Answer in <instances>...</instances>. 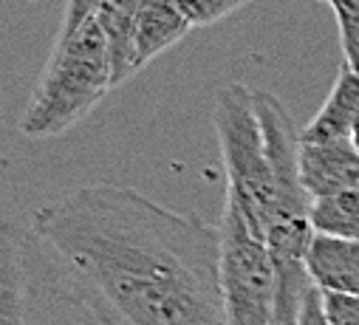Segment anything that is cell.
Instances as JSON below:
<instances>
[{
  "label": "cell",
  "instance_id": "8992f818",
  "mask_svg": "<svg viewBox=\"0 0 359 325\" xmlns=\"http://www.w3.org/2000/svg\"><path fill=\"white\" fill-rule=\"evenodd\" d=\"M300 184L314 201L331 198L359 184V147L342 141H300Z\"/></svg>",
  "mask_w": 359,
  "mask_h": 325
},
{
  "label": "cell",
  "instance_id": "9c48e42d",
  "mask_svg": "<svg viewBox=\"0 0 359 325\" xmlns=\"http://www.w3.org/2000/svg\"><path fill=\"white\" fill-rule=\"evenodd\" d=\"M356 116H359V76L342 62L323 108L314 113V119L306 127H300V141L320 144V141L351 139Z\"/></svg>",
  "mask_w": 359,
  "mask_h": 325
},
{
  "label": "cell",
  "instance_id": "2e32d148",
  "mask_svg": "<svg viewBox=\"0 0 359 325\" xmlns=\"http://www.w3.org/2000/svg\"><path fill=\"white\" fill-rule=\"evenodd\" d=\"M351 141L359 147V116H356V125H353V136H351Z\"/></svg>",
  "mask_w": 359,
  "mask_h": 325
},
{
  "label": "cell",
  "instance_id": "7c38bea8",
  "mask_svg": "<svg viewBox=\"0 0 359 325\" xmlns=\"http://www.w3.org/2000/svg\"><path fill=\"white\" fill-rule=\"evenodd\" d=\"M337 15L339 29V46H342V62L359 76V0H345V4L331 6Z\"/></svg>",
  "mask_w": 359,
  "mask_h": 325
},
{
  "label": "cell",
  "instance_id": "e0dca14e",
  "mask_svg": "<svg viewBox=\"0 0 359 325\" xmlns=\"http://www.w3.org/2000/svg\"><path fill=\"white\" fill-rule=\"evenodd\" d=\"M325 4H331V6H337V4H345V0H325Z\"/></svg>",
  "mask_w": 359,
  "mask_h": 325
},
{
  "label": "cell",
  "instance_id": "30bf717a",
  "mask_svg": "<svg viewBox=\"0 0 359 325\" xmlns=\"http://www.w3.org/2000/svg\"><path fill=\"white\" fill-rule=\"evenodd\" d=\"M309 218L317 235L359 240V184L331 198L314 201L309 209Z\"/></svg>",
  "mask_w": 359,
  "mask_h": 325
},
{
  "label": "cell",
  "instance_id": "5bb4252c",
  "mask_svg": "<svg viewBox=\"0 0 359 325\" xmlns=\"http://www.w3.org/2000/svg\"><path fill=\"white\" fill-rule=\"evenodd\" d=\"M100 0H68L65 4V12H62V23H60V32H68L74 26H79L82 20H88L94 15Z\"/></svg>",
  "mask_w": 359,
  "mask_h": 325
},
{
  "label": "cell",
  "instance_id": "4fadbf2b",
  "mask_svg": "<svg viewBox=\"0 0 359 325\" xmlns=\"http://www.w3.org/2000/svg\"><path fill=\"white\" fill-rule=\"evenodd\" d=\"M323 311L331 325H359V294H323Z\"/></svg>",
  "mask_w": 359,
  "mask_h": 325
},
{
  "label": "cell",
  "instance_id": "ba28073f",
  "mask_svg": "<svg viewBox=\"0 0 359 325\" xmlns=\"http://www.w3.org/2000/svg\"><path fill=\"white\" fill-rule=\"evenodd\" d=\"M193 32L187 18L178 12L172 0H142L133 23V65L142 71L161 51L182 43Z\"/></svg>",
  "mask_w": 359,
  "mask_h": 325
},
{
  "label": "cell",
  "instance_id": "9a60e30c",
  "mask_svg": "<svg viewBox=\"0 0 359 325\" xmlns=\"http://www.w3.org/2000/svg\"><path fill=\"white\" fill-rule=\"evenodd\" d=\"M297 325H331L328 319H325V311H323V294L317 291V289H311L309 291V297H306V305H303V311H300V322Z\"/></svg>",
  "mask_w": 359,
  "mask_h": 325
},
{
  "label": "cell",
  "instance_id": "52a82bcc",
  "mask_svg": "<svg viewBox=\"0 0 359 325\" xmlns=\"http://www.w3.org/2000/svg\"><path fill=\"white\" fill-rule=\"evenodd\" d=\"M306 272L320 294H359V240L314 235Z\"/></svg>",
  "mask_w": 359,
  "mask_h": 325
},
{
  "label": "cell",
  "instance_id": "7a4b0ae2",
  "mask_svg": "<svg viewBox=\"0 0 359 325\" xmlns=\"http://www.w3.org/2000/svg\"><path fill=\"white\" fill-rule=\"evenodd\" d=\"M108 91H114L111 48L91 15L68 32H57L48 65L23 111L20 133L29 139L60 136L91 113Z\"/></svg>",
  "mask_w": 359,
  "mask_h": 325
},
{
  "label": "cell",
  "instance_id": "8fae6325",
  "mask_svg": "<svg viewBox=\"0 0 359 325\" xmlns=\"http://www.w3.org/2000/svg\"><path fill=\"white\" fill-rule=\"evenodd\" d=\"M172 4L187 18V23L193 29H204V26L221 23L229 15L246 9L252 0H172Z\"/></svg>",
  "mask_w": 359,
  "mask_h": 325
},
{
  "label": "cell",
  "instance_id": "6da1fadb",
  "mask_svg": "<svg viewBox=\"0 0 359 325\" xmlns=\"http://www.w3.org/2000/svg\"><path fill=\"white\" fill-rule=\"evenodd\" d=\"M74 303L100 325H229L218 226L130 187H79L32 212Z\"/></svg>",
  "mask_w": 359,
  "mask_h": 325
},
{
  "label": "cell",
  "instance_id": "3957f363",
  "mask_svg": "<svg viewBox=\"0 0 359 325\" xmlns=\"http://www.w3.org/2000/svg\"><path fill=\"white\" fill-rule=\"evenodd\" d=\"M212 125L226 170V195L241 204L252 226L266 237V226L280 215V187L266 155L255 91L243 83L224 85L212 102Z\"/></svg>",
  "mask_w": 359,
  "mask_h": 325
},
{
  "label": "cell",
  "instance_id": "5b68a950",
  "mask_svg": "<svg viewBox=\"0 0 359 325\" xmlns=\"http://www.w3.org/2000/svg\"><path fill=\"white\" fill-rule=\"evenodd\" d=\"M54 263L29 223L0 218V325H43Z\"/></svg>",
  "mask_w": 359,
  "mask_h": 325
},
{
  "label": "cell",
  "instance_id": "277c9868",
  "mask_svg": "<svg viewBox=\"0 0 359 325\" xmlns=\"http://www.w3.org/2000/svg\"><path fill=\"white\" fill-rule=\"evenodd\" d=\"M218 277L229 325H275L272 255L232 195L218 221Z\"/></svg>",
  "mask_w": 359,
  "mask_h": 325
}]
</instances>
